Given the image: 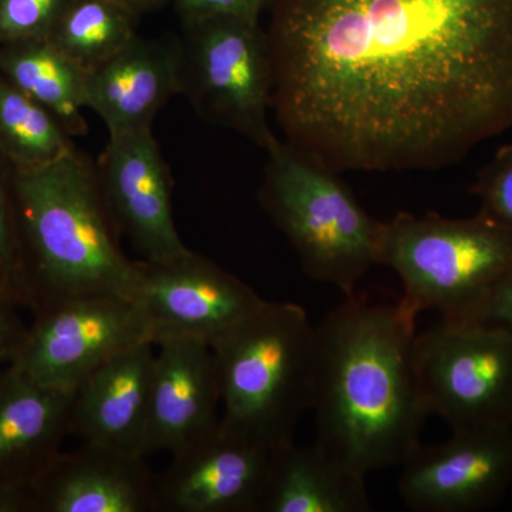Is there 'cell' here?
I'll return each mask as SVG.
<instances>
[{"mask_svg": "<svg viewBox=\"0 0 512 512\" xmlns=\"http://www.w3.org/2000/svg\"><path fill=\"white\" fill-rule=\"evenodd\" d=\"M417 316L403 299L352 295L316 326L315 443L365 476L403 466L421 444L429 413L414 367Z\"/></svg>", "mask_w": 512, "mask_h": 512, "instance_id": "7a4b0ae2", "label": "cell"}, {"mask_svg": "<svg viewBox=\"0 0 512 512\" xmlns=\"http://www.w3.org/2000/svg\"><path fill=\"white\" fill-rule=\"evenodd\" d=\"M471 192L480 200V212L512 231V144L498 148L477 174Z\"/></svg>", "mask_w": 512, "mask_h": 512, "instance_id": "d4e9b609", "label": "cell"}, {"mask_svg": "<svg viewBox=\"0 0 512 512\" xmlns=\"http://www.w3.org/2000/svg\"><path fill=\"white\" fill-rule=\"evenodd\" d=\"M0 292H2V291H0Z\"/></svg>", "mask_w": 512, "mask_h": 512, "instance_id": "4dcf8cb0", "label": "cell"}, {"mask_svg": "<svg viewBox=\"0 0 512 512\" xmlns=\"http://www.w3.org/2000/svg\"><path fill=\"white\" fill-rule=\"evenodd\" d=\"M30 488L33 512H157L146 457L97 444L60 451Z\"/></svg>", "mask_w": 512, "mask_h": 512, "instance_id": "9a60e30c", "label": "cell"}, {"mask_svg": "<svg viewBox=\"0 0 512 512\" xmlns=\"http://www.w3.org/2000/svg\"><path fill=\"white\" fill-rule=\"evenodd\" d=\"M32 312L35 320L9 366L63 392H74L124 350L150 342L143 313L123 293L70 296Z\"/></svg>", "mask_w": 512, "mask_h": 512, "instance_id": "9c48e42d", "label": "cell"}, {"mask_svg": "<svg viewBox=\"0 0 512 512\" xmlns=\"http://www.w3.org/2000/svg\"><path fill=\"white\" fill-rule=\"evenodd\" d=\"M19 308L16 299L0 292V369L12 365L28 335L29 326L19 315Z\"/></svg>", "mask_w": 512, "mask_h": 512, "instance_id": "4316f807", "label": "cell"}, {"mask_svg": "<svg viewBox=\"0 0 512 512\" xmlns=\"http://www.w3.org/2000/svg\"><path fill=\"white\" fill-rule=\"evenodd\" d=\"M114 2L136 13L137 16L156 12L167 5H173V0H114Z\"/></svg>", "mask_w": 512, "mask_h": 512, "instance_id": "f546056e", "label": "cell"}, {"mask_svg": "<svg viewBox=\"0 0 512 512\" xmlns=\"http://www.w3.org/2000/svg\"><path fill=\"white\" fill-rule=\"evenodd\" d=\"M0 76L46 107L70 136H84L87 69L49 39L0 45Z\"/></svg>", "mask_w": 512, "mask_h": 512, "instance_id": "ffe728a7", "label": "cell"}, {"mask_svg": "<svg viewBox=\"0 0 512 512\" xmlns=\"http://www.w3.org/2000/svg\"><path fill=\"white\" fill-rule=\"evenodd\" d=\"M372 511L366 476L319 444L295 441L272 451L264 512Z\"/></svg>", "mask_w": 512, "mask_h": 512, "instance_id": "d6986e66", "label": "cell"}, {"mask_svg": "<svg viewBox=\"0 0 512 512\" xmlns=\"http://www.w3.org/2000/svg\"><path fill=\"white\" fill-rule=\"evenodd\" d=\"M275 0H173L181 22L211 18H238L259 22Z\"/></svg>", "mask_w": 512, "mask_h": 512, "instance_id": "484cf974", "label": "cell"}, {"mask_svg": "<svg viewBox=\"0 0 512 512\" xmlns=\"http://www.w3.org/2000/svg\"><path fill=\"white\" fill-rule=\"evenodd\" d=\"M0 512H33L32 488L0 484Z\"/></svg>", "mask_w": 512, "mask_h": 512, "instance_id": "f1b7e54d", "label": "cell"}, {"mask_svg": "<svg viewBox=\"0 0 512 512\" xmlns=\"http://www.w3.org/2000/svg\"><path fill=\"white\" fill-rule=\"evenodd\" d=\"M154 348L144 342L124 350L74 390L70 434L83 443L146 457Z\"/></svg>", "mask_w": 512, "mask_h": 512, "instance_id": "e0dca14e", "label": "cell"}, {"mask_svg": "<svg viewBox=\"0 0 512 512\" xmlns=\"http://www.w3.org/2000/svg\"><path fill=\"white\" fill-rule=\"evenodd\" d=\"M456 323L498 325L512 329V271L505 276L480 308L470 313L463 322Z\"/></svg>", "mask_w": 512, "mask_h": 512, "instance_id": "83f0119b", "label": "cell"}, {"mask_svg": "<svg viewBox=\"0 0 512 512\" xmlns=\"http://www.w3.org/2000/svg\"><path fill=\"white\" fill-rule=\"evenodd\" d=\"M73 0H0V45L47 39Z\"/></svg>", "mask_w": 512, "mask_h": 512, "instance_id": "603a6c76", "label": "cell"}, {"mask_svg": "<svg viewBox=\"0 0 512 512\" xmlns=\"http://www.w3.org/2000/svg\"><path fill=\"white\" fill-rule=\"evenodd\" d=\"M151 377L146 457L174 453L220 424V369L208 343L173 339L156 345Z\"/></svg>", "mask_w": 512, "mask_h": 512, "instance_id": "5bb4252c", "label": "cell"}, {"mask_svg": "<svg viewBox=\"0 0 512 512\" xmlns=\"http://www.w3.org/2000/svg\"><path fill=\"white\" fill-rule=\"evenodd\" d=\"M76 148L46 107L0 76V153L13 168L55 163Z\"/></svg>", "mask_w": 512, "mask_h": 512, "instance_id": "44dd1931", "label": "cell"}, {"mask_svg": "<svg viewBox=\"0 0 512 512\" xmlns=\"http://www.w3.org/2000/svg\"><path fill=\"white\" fill-rule=\"evenodd\" d=\"M138 18L114 0H73L47 39L90 70L138 35Z\"/></svg>", "mask_w": 512, "mask_h": 512, "instance_id": "7402d4cb", "label": "cell"}, {"mask_svg": "<svg viewBox=\"0 0 512 512\" xmlns=\"http://www.w3.org/2000/svg\"><path fill=\"white\" fill-rule=\"evenodd\" d=\"M258 200L316 282L355 295L377 265L382 222L370 217L339 173L312 154L275 138Z\"/></svg>", "mask_w": 512, "mask_h": 512, "instance_id": "5b68a950", "label": "cell"}, {"mask_svg": "<svg viewBox=\"0 0 512 512\" xmlns=\"http://www.w3.org/2000/svg\"><path fill=\"white\" fill-rule=\"evenodd\" d=\"M272 109L335 170H440L512 127V0H275Z\"/></svg>", "mask_w": 512, "mask_h": 512, "instance_id": "6da1fadb", "label": "cell"}, {"mask_svg": "<svg viewBox=\"0 0 512 512\" xmlns=\"http://www.w3.org/2000/svg\"><path fill=\"white\" fill-rule=\"evenodd\" d=\"M74 392L0 369V484L32 487L70 434Z\"/></svg>", "mask_w": 512, "mask_h": 512, "instance_id": "ac0fdd59", "label": "cell"}, {"mask_svg": "<svg viewBox=\"0 0 512 512\" xmlns=\"http://www.w3.org/2000/svg\"><path fill=\"white\" fill-rule=\"evenodd\" d=\"M97 171L120 234L143 259L165 261L188 251L175 227L173 180L153 128L110 136Z\"/></svg>", "mask_w": 512, "mask_h": 512, "instance_id": "4fadbf2b", "label": "cell"}, {"mask_svg": "<svg viewBox=\"0 0 512 512\" xmlns=\"http://www.w3.org/2000/svg\"><path fill=\"white\" fill-rule=\"evenodd\" d=\"M316 326L291 302L264 301L211 348L220 369L222 427L274 451L312 409Z\"/></svg>", "mask_w": 512, "mask_h": 512, "instance_id": "277c9868", "label": "cell"}, {"mask_svg": "<svg viewBox=\"0 0 512 512\" xmlns=\"http://www.w3.org/2000/svg\"><path fill=\"white\" fill-rule=\"evenodd\" d=\"M131 299L154 346L165 340L217 342L262 305L237 276L191 249L165 261L134 262Z\"/></svg>", "mask_w": 512, "mask_h": 512, "instance_id": "30bf717a", "label": "cell"}, {"mask_svg": "<svg viewBox=\"0 0 512 512\" xmlns=\"http://www.w3.org/2000/svg\"><path fill=\"white\" fill-rule=\"evenodd\" d=\"M0 291L8 293L20 306L28 308L22 269H20L18 235L13 212L10 165L0 153Z\"/></svg>", "mask_w": 512, "mask_h": 512, "instance_id": "cb8c5ba5", "label": "cell"}, {"mask_svg": "<svg viewBox=\"0 0 512 512\" xmlns=\"http://www.w3.org/2000/svg\"><path fill=\"white\" fill-rule=\"evenodd\" d=\"M272 451L218 424L156 476L157 512H264Z\"/></svg>", "mask_w": 512, "mask_h": 512, "instance_id": "7c38bea8", "label": "cell"}, {"mask_svg": "<svg viewBox=\"0 0 512 512\" xmlns=\"http://www.w3.org/2000/svg\"><path fill=\"white\" fill-rule=\"evenodd\" d=\"M180 93V39L137 35L87 70L84 100L110 136H119L153 127L158 111Z\"/></svg>", "mask_w": 512, "mask_h": 512, "instance_id": "2e32d148", "label": "cell"}, {"mask_svg": "<svg viewBox=\"0 0 512 512\" xmlns=\"http://www.w3.org/2000/svg\"><path fill=\"white\" fill-rule=\"evenodd\" d=\"M10 188L29 309L87 293L130 296L136 261L121 251L97 165L86 154L74 148L43 167H10Z\"/></svg>", "mask_w": 512, "mask_h": 512, "instance_id": "3957f363", "label": "cell"}, {"mask_svg": "<svg viewBox=\"0 0 512 512\" xmlns=\"http://www.w3.org/2000/svg\"><path fill=\"white\" fill-rule=\"evenodd\" d=\"M183 25L181 93L205 120L265 150L276 138L268 121L275 84L268 32L238 18Z\"/></svg>", "mask_w": 512, "mask_h": 512, "instance_id": "52a82bcc", "label": "cell"}, {"mask_svg": "<svg viewBox=\"0 0 512 512\" xmlns=\"http://www.w3.org/2000/svg\"><path fill=\"white\" fill-rule=\"evenodd\" d=\"M400 497L417 512H473L500 503L512 488V427L453 431L404 461Z\"/></svg>", "mask_w": 512, "mask_h": 512, "instance_id": "8fae6325", "label": "cell"}, {"mask_svg": "<svg viewBox=\"0 0 512 512\" xmlns=\"http://www.w3.org/2000/svg\"><path fill=\"white\" fill-rule=\"evenodd\" d=\"M377 265L396 272L417 315L433 309L463 322L512 271V231L483 212L464 220L400 212L382 222Z\"/></svg>", "mask_w": 512, "mask_h": 512, "instance_id": "8992f818", "label": "cell"}, {"mask_svg": "<svg viewBox=\"0 0 512 512\" xmlns=\"http://www.w3.org/2000/svg\"><path fill=\"white\" fill-rule=\"evenodd\" d=\"M427 413L450 429L512 427V329L440 320L414 340Z\"/></svg>", "mask_w": 512, "mask_h": 512, "instance_id": "ba28073f", "label": "cell"}]
</instances>
